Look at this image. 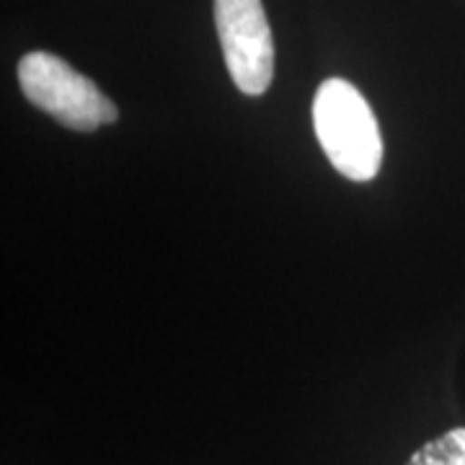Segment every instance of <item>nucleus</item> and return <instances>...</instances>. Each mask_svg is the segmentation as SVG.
Listing matches in <instances>:
<instances>
[{
  "label": "nucleus",
  "mask_w": 465,
  "mask_h": 465,
  "mask_svg": "<svg viewBox=\"0 0 465 465\" xmlns=\"http://www.w3.org/2000/svg\"><path fill=\"white\" fill-rule=\"evenodd\" d=\"M313 124L331 166L349 182H372L382 163V134L367 99L341 78L318 85Z\"/></svg>",
  "instance_id": "obj_1"
},
{
  "label": "nucleus",
  "mask_w": 465,
  "mask_h": 465,
  "mask_svg": "<svg viewBox=\"0 0 465 465\" xmlns=\"http://www.w3.org/2000/svg\"><path fill=\"white\" fill-rule=\"evenodd\" d=\"M18 85L36 109L75 133H94L119 116L99 85L52 52L24 54L18 63Z\"/></svg>",
  "instance_id": "obj_2"
},
{
  "label": "nucleus",
  "mask_w": 465,
  "mask_h": 465,
  "mask_svg": "<svg viewBox=\"0 0 465 465\" xmlns=\"http://www.w3.org/2000/svg\"><path fill=\"white\" fill-rule=\"evenodd\" d=\"M217 36L232 84L262 96L274 78V42L262 0H215Z\"/></svg>",
  "instance_id": "obj_3"
},
{
  "label": "nucleus",
  "mask_w": 465,
  "mask_h": 465,
  "mask_svg": "<svg viewBox=\"0 0 465 465\" xmlns=\"http://www.w3.org/2000/svg\"><path fill=\"white\" fill-rule=\"evenodd\" d=\"M406 465H465V427H455L421 445Z\"/></svg>",
  "instance_id": "obj_4"
}]
</instances>
